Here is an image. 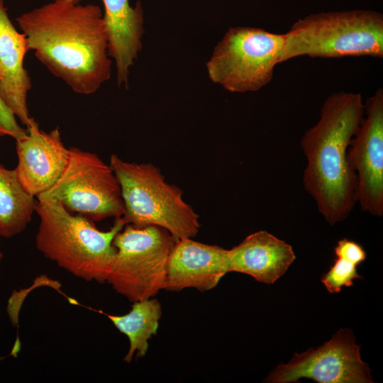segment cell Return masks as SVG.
Returning a JSON list of instances; mask_svg holds the SVG:
<instances>
[{
	"mask_svg": "<svg viewBox=\"0 0 383 383\" xmlns=\"http://www.w3.org/2000/svg\"><path fill=\"white\" fill-rule=\"evenodd\" d=\"M16 21L36 58L75 93L94 94L109 79L111 60L99 6L52 1Z\"/></svg>",
	"mask_w": 383,
	"mask_h": 383,
	"instance_id": "cell-1",
	"label": "cell"
},
{
	"mask_svg": "<svg viewBox=\"0 0 383 383\" xmlns=\"http://www.w3.org/2000/svg\"><path fill=\"white\" fill-rule=\"evenodd\" d=\"M365 116L360 93L338 91L324 101L320 118L302 137L304 186L331 225L344 221L357 203V177L348 149Z\"/></svg>",
	"mask_w": 383,
	"mask_h": 383,
	"instance_id": "cell-2",
	"label": "cell"
},
{
	"mask_svg": "<svg viewBox=\"0 0 383 383\" xmlns=\"http://www.w3.org/2000/svg\"><path fill=\"white\" fill-rule=\"evenodd\" d=\"M35 213L40 218L35 245L46 258L77 278L106 282L116 253L113 239L126 225L122 217L102 231L89 218L44 196L37 198Z\"/></svg>",
	"mask_w": 383,
	"mask_h": 383,
	"instance_id": "cell-3",
	"label": "cell"
},
{
	"mask_svg": "<svg viewBox=\"0 0 383 383\" xmlns=\"http://www.w3.org/2000/svg\"><path fill=\"white\" fill-rule=\"evenodd\" d=\"M300 56L382 59V13L370 10L322 12L298 20L284 33L279 63Z\"/></svg>",
	"mask_w": 383,
	"mask_h": 383,
	"instance_id": "cell-4",
	"label": "cell"
},
{
	"mask_svg": "<svg viewBox=\"0 0 383 383\" xmlns=\"http://www.w3.org/2000/svg\"><path fill=\"white\" fill-rule=\"evenodd\" d=\"M109 165L120 184L126 224L159 226L177 240L198 234V214L184 201L182 191L167 183L157 167L126 162L116 155L111 156Z\"/></svg>",
	"mask_w": 383,
	"mask_h": 383,
	"instance_id": "cell-5",
	"label": "cell"
},
{
	"mask_svg": "<svg viewBox=\"0 0 383 383\" xmlns=\"http://www.w3.org/2000/svg\"><path fill=\"white\" fill-rule=\"evenodd\" d=\"M177 241L161 227L126 224L113 239L116 253L106 282L131 302L152 298L165 289Z\"/></svg>",
	"mask_w": 383,
	"mask_h": 383,
	"instance_id": "cell-6",
	"label": "cell"
},
{
	"mask_svg": "<svg viewBox=\"0 0 383 383\" xmlns=\"http://www.w3.org/2000/svg\"><path fill=\"white\" fill-rule=\"evenodd\" d=\"M284 43V34L231 27L206 64L209 77L230 92L257 91L272 81Z\"/></svg>",
	"mask_w": 383,
	"mask_h": 383,
	"instance_id": "cell-7",
	"label": "cell"
},
{
	"mask_svg": "<svg viewBox=\"0 0 383 383\" xmlns=\"http://www.w3.org/2000/svg\"><path fill=\"white\" fill-rule=\"evenodd\" d=\"M40 196L55 199L70 212L92 221L117 219L125 212L120 184L110 165L74 147L69 148L66 166L57 182Z\"/></svg>",
	"mask_w": 383,
	"mask_h": 383,
	"instance_id": "cell-8",
	"label": "cell"
},
{
	"mask_svg": "<svg viewBox=\"0 0 383 383\" xmlns=\"http://www.w3.org/2000/svg\"><path fill=\"white\" fill-rule=\"evenodd\" d=\"M309 378L318 383L372 382L370 368L360 357L352 331L340 329L314 350L294 353L287 364H279L266 378L272 383L296 382Z\"/></svg>",
	"mask_w": 383,
	"mask_h": 383,
	"instance_id": "cell-9",
	"label": "cell"
},
{
	"mask_svg": "<svg viewBox=\"0 0 383 383\" xmlns=\"http://www.w3.org/2000/svg\"><path fill=\"white\" fill-rule=\"evenodd\" d=\"M348 160L357 177V203L363 211L383 214V89L365 104L364 118L348 149Z\"/></svg>",
	"mask_w": 383,
	"mask_h": 383,
	"instance_id": "cell-10",
	"label": "cell"
},
{
	"mask_svg": "<svg viewBox=\"0 0 383 383\" xmlns=\"http://www.w3.org/2000/svg\"><path fill=\"white\" fill-rule=\"evenodd\" d=\"M27 135L16 140L17 177L25 190L38 197L48 191L63 172L69 156L57 127L47 133L31 117Z\"/></svg>",
	"mask_w": 383,
	"mask_h": 383,
	"instance_id": "cell-11",
	"label": "cell"
},
{
	"mask_svg": "<svg viewBox=\"0 0 383 383\" xmlns=\"http://www.w3.org/2000/svg\"><path fill=\"white\" fill-rule=\"evenodd\" d=\"M228 272V250L192 238L181 239L176 242L170 256L165 289L208 291L216 287Z\"/></svg>",
	"mask_w": 383,
	"mask_h": 383,
	"instance_id": "cell-12",
	"label": "cell"
},
{
	"mask_svg": "<svg viewBox=\"0 0 383 383\" xmlns=\"http://www.w3.org/2000/svg\"><path fill=\"white\" fill-rule=\"evenodd\" d=\"M29 50L25 34L13 26L0 0V95L26 127L31 118L27 99L32 83L23 64Z\"/></svg>",
	"mask_w": 383,
	"mask_h": 383,
	"instance_id": "cell-13",
	"label": "cell"
},
{
	"mask_svg": "<svg viewBox=\"0 0 383 383\" xmlns=\"http://www.w3.org/2000/svg\"><path fill=\"white\" fill-rule=\"evenodd\" d=\"M103 18L108 38V53L116 67L117 84L128 87L130 68L142 50L143 11L138 1L135 7L129 0H101Z\"/></svg>",
	"mask_w": 383,
	"mask_h": 383,
	"instance_id": "cell-14",
	"label": "cell"
},
{
	"mask_svg": "<svg viewBox=\"0 0 383 383\" xmlns=\"http://www.w3.org/2000/svg\"><path fill=\"white\" fill-rule=\"evenodd\" d=\"M229 271L243 273L271 284L287 272L295 260L292 247L266 231L247 236L228 250Z\"/></svg>",
	"mask_w": 383,
	"mask_h": 383,
	"instance_id": "cell-15",
	"label": "cell"
},
{
	"mask_svg": "<svg viewBox=\"0 0 383 383\" xmlns=\"http://www.w3.org/2000/svg\"><path fill=\"white\" fill-rule=\"evenodd\" d=\"M105 315L129 340V349L123 360L130 363L136 354L137 357H144L148 350V340L156 335L162 315L160 301L153 298L133 302L131 310L121 316Z\"/></svg>",
	"mask_w": 383,
	"mask_h": 383,
	"instance_id": "cell-16",
	"label": "cell"
},
{
	"mask_svg": "<svg viewBox=\"0 0 383 383\" xmlns=\"http://www.w3.org/2000/svg\"><path fill=\"white\" fill-rule=\"evenodd\" d=\"M21 184L15 169L0 164V237L23 231L35 213L37 200Z\"/></svg>",
	"mask_w": 383,
	"mask_h": 383,
	"instance_id": "cell-17",
	"label": "cell"
},
{
	"mask_svg": "<svg viewBox=\"0 0 383 383\" xmlns=\"http://www.w3.org/2000/svg\"><path fill=\"white\" fill-rule=\"evenodd\" d=\"M357 271V265L337 257L331 269L323 275L321 282L330 293H338L343 287H350L355 279H362Z\"/></svg>",
	"mask_w": 383,
	"mask_h": 383,
	"instance_id": "cell-18",
	"label": "cell"
},
{
	"mask_svg": "<svg viewBox=\"0 0 383 383\" xmlns=\"http://www.w3.org/2000/svg\"><path fill=\"white\" fill-rule=\"evenodd\" d=\"M26 135V128L18 123L16 117L0 95V136H9L18 140Z\"/></svg>",
	"mask_w": 383,
	"mask_h": 383,
	"instance_id": "cell-19",
	"label": "cell"
},
{
	"mask_svg": "<svg viewBox=\"0 0 383 383\" xmlns=\"http://www.w3.org/2000/svg\"><path fill=\"white\" fill-rule=\"evenodd\" d=\"M334 252L337 257L344 259L357 266L367 257V253L360 245L346 238L338 242Z\"/></svg>",
	"mask_w": 383,
	"mask_h": 383,
	"instance_id": "cell-20",
	"label": "cell"
},
{
	"mask_svg": "<svg viewBox=\"0 0 383 383\" xmlns=\"http://www.w3.org/2000/svg\"><path fill=\"white\" fill-rule=\"evenodd\" d=\"M55 1L67 2L72 4H81L83 0H53Z\"/></svg>",
	"mask_w": 383,
	"mask_h": 383,
	"instance_id": "cell-21",
	"label": "cell"
},
{
	"mask_svg": "<svg viewBox=\"0 0 383 383\" xmlns=\"http://www.w3.org/2000/svg\"><path fill=\"white\" fill-rule=\"evenodd\" d=\"M2 257H3V255H2V252L0 251V264L1 262Z\"/></svg>",
	"mask_w": 383,
	"mask_h": 383,
	"instance_id": "cell-22",
	"label": "cell"
}]
</instances>
